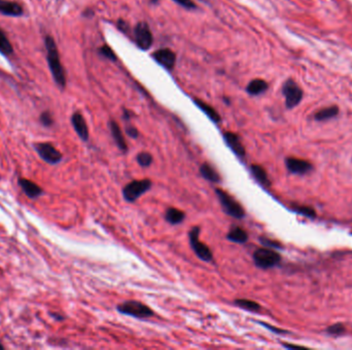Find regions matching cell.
Returning <instances> with one entry per match:
<instances>
[{
  "mask_svg": "<svg viewBox=\"0 0 352 350\" xmlns=\"http://www.w3.org/2000/svg\"><path fill=\"white\" fill-rule=\"evenodd\" d=\"M45 46L47 50V61L51 76L60 89L64 90L66 86V74L61 60H60L59 50L54 38L48 35L45 39Z\"/></svg>",
  "mask_w": 352,
  "mask_h": 350,
  "instance_id": "cell-1",
  "label": "cell"
},
{
  "mask_svg": "<svg viewBox=\"0 0 352 350\" xmlns=\"http://www.w3.org/2000/svg\"><path fill=\"white\" fill-rule=\"evenodd\" d=\"M117 310L124 314L135 318H149L153 316V311L148 305H145L139 301H126L124 303L118 304L117 306Z\"/></svg>",
  "mask_w": 352,
  "mask_h": 350,
  "instance_id": "cell-2",
  "label": "cell"
},
{
  "mask_svg": "<svg viewBox=\"0 0 352 350\" xmlns=\"http://www.w3.org/2000/svg\"><path fill=\"white\" fill-rule=\"evenodd\" d=\"M216 193L222 209H224V212L227 215L235 219H238V220L245 217V211L243 207L240 205L234 197H232L228 192L218 188L216 189Z\"/></svg>",
  "mask_w": 352,
  "mask_h": 350,
  "instance_id": "cell-3",
  "label": "cell"
},
{
  "mask_svg": "<svg viewBox=\"0 0 352 350\" xmlns=\"http://www.w3.org/2000/svg\"><path fill=\"white\" fill-rule=\"evenodd\" d=\"M280 261V254L269 248L257 249L253 253V262L257 268L270 269L277 266Z\"/></svg>",
  "mask_w": 352,
  "mask_h": 350,
  "instance_id": "cell-4",
  "label": "cell"
},
{
  "mask_svg": "<svg viewBox=\"0 0 352 350\" xmlns=\"http://www.w3.org/2000/svg\"><path fill=\"white\" fill-rule=\"evenodd\" d=\"M152 183L150 179H143V180H134L130 183H128L123 189V195L126 201L128 203H135V201L141 197L144 193L151 188Z\"/></svg>",
  "mask_w": 352,
  "mask_h": 350,
  "instance_id": "cell-5",
  "label": "cell"
},
{
  "mask_svg": "<svg viewBox=\"0 0 352 350\" xmlns=\"http://www.w3.org/2000/svg\"><path fill=\"white\" fill-rule=\"evenodd\" d=\"M201 228L199 226H195L188 232V240H190L191 248L193 249L196 256L204 262H211L213 259V254L209 247L199 239Z\"/></svg>",
  "mask_w": 352,
  "mask_h": 350,
  "instance_id": "cell-6",
  "label": "cell"
},
{
  "mask_svg": "<svg viewBox=\"0 0 352 350\" xmlns=\"http://www.w3.org/2000/svg\"><path fill=\"white\" fill-rule=\"evenodd\" d=\"M282 94L285 97V106L293 109L300 104L303 99V91L293 80H288L282 87Z\"/></svg>",
  "mask_w": 352,
  "mask_h": 350,
  "instance_id": "cell-7",
  "label": "cell"
},
{
  "mask_svg": "<svg viewBox=\"0 0 352 350\" xmlns=\"http://www.w3.org/2000/svg\"><path fill=\"white\" fill-rule=\"evenodd\" d=\"M134 38L135 43L140 49L149 50L151 48L153 41L150 26L145 22H140L137 24L134 29Z\"/></svg>",
  "mask_w": 352,
  "mask_h": 350,
  "instance_id": "cell-8",
  "label": "cell"
},
{
  "mask_svg": "<svg viewBox=\"0 0 352 350\" xmlns=\"http://www.w3.org/2000/svg\"><path fill=\"white\" fill-rule=\"evenodd\" d=\"M34 148L41 159L50 164H57L63 159L61 152L50 143H36L34 144Z\"/></svg>",
  "mask_w": 352,
  "mask_h": 350,
  "instance_id": "cell-9",
  "label": "cell"
},
{
  "mask_svg": "<svg viewBox=\"0 0 352 350\" xmlns=\"http://www.w3.org/2000/svg\"><path fill=\"white\" fill-rule=\"evenodd\" d=\"M153 60L158 64L171 71L176 63V55L170 48H161L156 50L152 54Z\"/></svg>",
  "mask_w": 352,
  "mask_h": 350,
  "instance_id": "cell-10",
  "label": "cell"
},
{
  "mask_svg": "<svg viewBox=\"0 0 352 350\" xmlns=\"http://www.w3.org/2000/svg\"><path fill=\"white\" fill-rule=\"evenodd\" d=\"M224 140L226 144L228 145V147L232 150L238 159H244L245 155H246V151L245 148L240 140V137L232 132H227L224 134Z\"/></svg>",
  "mask_w": 352,
  "mask_h": 350,
  "instance_id": "cell-11",
  "label": "cell"
},
{
  "mask_svg": "<svg viewBox=\"0 0 352 350\" xmlns=\"http://www.w3.org/2000/svg\"><path fill=\"white\" fill-rule=\"evenodd\" d=\"M285 165L288 172L295 175H306L310 173L313 169L310 162L304 159H296V157H288V159H286Z\"/></svg>",
  "mask_w": 352,
  "mask_h": 350,
  "instance_id": "cell-12",
  "label": "cell"
},
{
  "mask_svg": "<svg viewBox=\"0 0 352 350\" xmlns=\"http://www.w3.org/2000/svg\"><path fill=\"white\" fill-rule=\"evenodd\" d=\"M71 125L75 130V133L79 135V137L83 141H88L89 140V128L87 126L82 113L75 112L71 116Z\"/></svg>",
  "mask_w": 352,
  "mask_h": 350,
  "instance_id": "cell-13",
  "label": "cell"
},
{
  "mask_svg": "<svg viewBox=\"0 0 352 350\" xmlns=\"http://www.w3.org/2000/svg\"><path fill=\"white\" fill-rule=\"evenodd\" d=\"M0 14L8 16H21L24 10L19 2L13 0H0Z\"/></svg>",
  "mask_w": 352,
  "mask_h": 350,
  "instance_id": "cell-14",
  "label": "cell"
},
{
  "mask_svg": "<svg viewBox=\"0 0 352 350\" xmlns=\"http://www.w3.org/2000/svg\"><path fill=\"white\" fill-rule=\"evenodd\" d=\"M19 185L24 193L26 194V196H28L31 199H35L39 197L42 194V192H44L41 187H39L36 183L25 178H21L19 180Z\"/></svg>",
  "mask_w": 352,
  "mask_h": 350,
  "instance_id": "cell-15",
  "label": "cell"
},
{
  "mask_svg": "<svg viewBox=\"0 0 352 350\" xmlns=\"http://www.w3.org/2000/svg\"><path fill=\"white\" fill-rule=\"evenodd\" d=\"M109 130L111 133V136H113L115 142L117 144V146L118 147L119 150H122L123 152H127L128 151V145L125 140V137L123 135V132L121 127H118V125L115 120L109 121Z\"/></svg>",
  "mask_w": 352,
  "mask_h": 350,
  "instance_id": "cell-16",
  "label": "cell"
},
{
  "mask_svg": "<svg viewBox=\"0 0 352 350\" xmlns=\"http://www.w3.org/2000/svg\"><path fill=\"white\" fill-rule=\"evenodd\" d=\"M194 103L197 105V107H198L206 116H207L211 121L214 122V124H219L221 120L220 115L218 114V112L217 110H214V108L212 106H210L209 104L203 102L200 99H194Z\"/></svg>",
  "mask_w": 352,
  "mask_h": 350,
  "instance_id": "cell-17",
  "label": "cell"
},
{
  "mask_svg": "<svg viewBox=\"0 0 352 350\" xmlns=\"http://www.w3.org/2000/svg\"><path fill=\"white\" fill-rule=\"evenodd\" d=\"M200 174L205 180L211 183H219L221 181L219 173L208 162H204L201 164Z\"/></svg>",
  "mask_w": 352,
  "mask_h": 350,
  "instance_id": "cell-18",
  "label": "cell"
},
{
  "mask_svg": "<svg viewBox=\"0 0 352 350\" xmlns=\"http://www.w3.org/2000/svg\"><path fill=\"white\" fill-rule=\"evenodd\" d=\"M227 239L236 243H245L248 240V233L239 226H233L227 234Z\"/></svg>",
  "mask_w": 352,
  "mask_h": 350,
  "instance_id": "cell-19",
  "label": "cell"
},
{
  "mask_svg": "<svg viewBox=\"0 0 352 350\" xmlns=\"http://www.w3.org/2000/svg\"><path fill=\"white\" fill-rule=\"evenodd\" d=\"M251 172L252 174L253 178L259 182L262 186L269 187L271 185V182L268 178V174L266 170L259 164H252L251 167Z\"/></svg>",
  "mask_w": 352,
  "mask_h": 350,
  "instance_id": "cell-20",
  "label": "cell"
},
{
  "mask_svg": "<svg viewBox=\"0 0 352 350\" xmlns=\"http://www.w3.org/2000/svg\"><path fill=\"white\" fill-rule=\"evenodd\" d=\"M268 83L263 80H253L250 83H248L246 87V92L251 95H259L261 94H264L266 91L268 90Z\"/></svg>",
  "mask_w": 352,
  "mask_h": 350,
  "instance_id": "cell-21",
  "label": "cell"
},
{
  "mask_svg": "<svg viewBox=\"0 0 352 350\" xmlns=\"http://www.w3.org/2000/svg\"><path fill=\"white\" fill-rule=\"evenodd\" d=\"M185 214L175 207H169L165 213V219L171 225H178L184 221Z\"/></svg>",
  "mask_w": 352,
  "mask_h": 350,
  "instance_id": "cell-22",
  "label": "cell"
},
{
  "mask_svg": "<svg viewBox=\"0 0 352 350\" xmlns=\"http://www.w3.org/2000/svg\"><path fill=\"white\" fill-rule=\"evenodd\" d=\"M338 114H339V108L337 106H332V107L323 108V109L319 110L318 112H316L314 118L317 121H323V120H328V119L336 117Z\"/></svg>",
  "mask_w": 352,
  "mask_h": 350,
  "instance_id": "cell-23",
  "label": "cell"
},
{
  "mask_svg": "<svg viewBox=\"0 0 352 350\" xmlns=\"http://www.w3.org/2000/svg\"><path fill=\"white\" fill-rule=\"evenodd\" d=\"M14 52V48L10 39L2 29H0V54L3 56H11Z\"/></svg>",
  "mask_w": 352,
  "mask_h": 350,
  "instance_id": "cell-24",
  "label": "cell"
},
{
  "mask_svg": "<svg viewBox=\"0 0 352 350\" xmlns=\"http://www.w3.org/2000/svg\"><path fill=\"white\" fill-rule=\"evenodd\" d=\"M234 303L236 306H238V307L251 312H259L262 308L259 303L248 299H237L235 300Z\"/></svg>",
  "mask_w": 352,
  "mask_h": 350,
  "instance_id": "cell-25",
  "label": "cell"
},
{
  "mask_svg": "<svg viewBox=\"0 0 352 350\" xmlns=\"http://www.w3.org/2000/svg\"><path fill=\"white\" fill-rule=\"evenodd\" d=\"M153 160V157L149 152H140L136 156V161L141 168H150Z\"/></svg>",
  "mask_w": 352,
  "mask_h": 350,
  "instance_id": "cell-26",
  "label": "cell"
},
{
  "mask_svg": "<svg viewBox=\"0 0 352 350\" xmlns=\"http://www.w3.org/2000/svg\"><path fill=\"white\" fill-rule=\"evenodd\" d=\"M293 209L295 212H297L298 214L302 215V216H305L307 218H310V219H313L316 217V212L315 209L310 207H307V206H293Z\"/></svg>",
  "mask_w": 352,
  "mask_h": 350,
  "instance_id": "cell-27",
  "label": "cell"
},
{
  "mask_svg": "<svg viewBox=\"0 0 352 350\" xmlns=\"http://www.w3.org/2000/svg\"><path fill=\"white\" fill-rule=\"evenodd\" d=\"M345 330H346L345 327L343 326L342 323H335V325H333L327 329V333L330 336L337 337V336H342L343 334H344Z\"/></svg>",
  "mask_w": 352,
  "mask_h": 350,
  "instance_id": "cell-28",
  "label": "cell"
},
{
  "mask_svg": "<svg viewBox=\"0 0 352 350\" xmlns=\"http://www.w3.org/2000/svg\"><path fill=\"white\" fill-rule=\"evenodd\" d=\"M98 51L102 57H104L111 61H117V56L115 54V51L111 49L108 46H102L101 48H99Z\"/></svg>",
  "mask_w": 352,
  "mask_h": 350,
  "instance_id": "cell-29",
  "label": "cell"
},
{
  "mask_svg": "<svg viewBox=\"0 0 352 350\" xmlns=\"http://www.w3.org/2000/svg\"><path fill=\"white\" fill-rule=\"evenodd\" d=\"M39 120L41 122V125L46 127H50L54 125V118H53V115L50 114V112L49 111H45L42 112L40 114V117H39Z\"/></svg>",
  "mask_w": 352,
  "mask_h": 350,
  "instance_id": "cell-30",
  "label": "cell"
},
{
  "mask_svg": "<svg viewBox=\"0 0 352 350\" xmlns=\"http://www.w3.org/2000/svg\"><path fill=\"white\" fill-rule=\"evenodd\" d=\"M260 241H261L262 244H264V246L268 247V248H272V249H274V248H275V249H281L282 248V246H281V244L279 242L271 240V239H269L267 238H264V236L260 238Z\"/></svg>",
  "mask_w": 352,
  "mask_h": 350,
  "instance_id": "cell-31",
  "label": "cell"
},
{
  "mask_svg": "<svg viewBox=\"0 0 352 350\" xmlns=\"http://www.w3.org/2000/svg\"><path fill=\"white\" fill-rule=\"evenodd\" d=\"M173 1L177 4H179L180 6L187 8V10H193V8H196V4L193 0H173Z\"/></svg>",
  "mask_w": 352,
  "mask_h": 350,
  "instance_id": "cell-32",
  "label": "cell"
},
{
  "mask_svg": "<svg viewBox=\"0 0 352 350\" xmlns=\"http://www.w3.org/2000/svg\"><path fill=\"white\" fill-rule=\"evenodd\" d=\"M126 133H127V135H128L129 137L132 138V139H137V138H138V136H139L138 129H137V128H136L135 127H133V126H128V127H126Z\"/></svg>",
  "mask_w": 352,
  "mask_h": 350,
  "instance_id": "cell-33",
  "label": "cell"
},
{
  "mask_svg": "<svg viewBox=\"0 0 352 350\" xmlns=\"http://www.w3.org/2000/svg\"><path fill=\"white\" fill-rule=\"evenodd\" d=\"M260 323H261L262 326H264L266 329L270 330L271 332H273V333H275V334H286V333H287L286 331H285V330H281V329H278V328H275V327H273V326L269 325V323H266V322H263V321H260Z\"/></svg>",
  "mask_w": 352,
  "mask_h": 350,
  "instance_id": "cell-34",
  "label": "cell"
},
{
  "mask_svg": "<svg viewBox=\"0 0 352 350\" xmlns=\"http://www.w3.org/2000/svg\"><path fill=\"white\" fill-rule=\"evenodd\" d=\"M283 346H285V348H305L303 346H300V345H294V344H283Z\"/></svg>",
  "mask_w": 352,
  "mask_h": 350,
  "instance_id": "cell-35",
  "label": "cell"
},
{
  "mask_svg": "<svg viewBox=\"0 0 352 350\" xmlns=\"http://www.w3.org/2000/svg\"><path fill=\"white\" fill-rule=\"evenodd\" d=\"M51 316L55 317V318H56V319H58V320H62V319H64V318H63V317H60V316H58V314H51Z\"/></svg>",
  "mask_w": 352,
  "mask_h": 350,
  "instance_id": "cell-36",
  "label": "cell"
},
{
  "mask_svg": "<svg viewBox=\"0 0 352 350\" xmlns=\"http://www.w3.org/2000/svg\"><path fill=\"white\" fill-rule=\"evenodd\" d=\"M2 349H4V347L1 344H0V350H2Z\"/></svg>",
  "mask_w": 352,
  "mask_h": 350,
  "instance_id": "cell-37",
  "label": "cell"
}]
</instances>
